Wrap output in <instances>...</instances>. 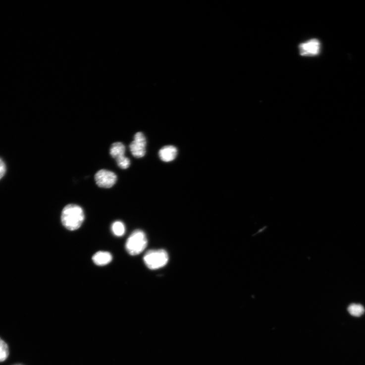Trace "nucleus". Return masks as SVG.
<instances>
[{
    "instance_id": "obj_13",
    "label": "nucleus",
    "mask_w": 365,
    "mask_h": 365,
    "mask_svg": "<svg viewBox=\"0 0 365 365\" xmlns=\"http://www.w3.org/2000/svg\"><path fill=\"white\" fill-rule=\"evenodd\" d=\"M6 171V167L4 162L0 159V179L4 175Z\"/></svg>"
},
{
    "instance_id": "obj_3",
    "label": "nucleus",
    "mask_w": 365,
    "mask_h": 365,
    "mask_svg": "<svg viewBox=\"0 0 365 365\" xmlns=\"http://www.w3.org/2000/svg\"><path fill=\"white\" fill-rule=\"evenodd\" d=\"M143 260L149 269L156 270L166 265L168 261V255L164 250H150L145 254Z\"/></svg>"
},
{
    "instance_id": "obj_9",
    "label": "nucleus",
    "mask_w": 365,
    "mask_h": 365,
    "mask_svg": "<svg viewBox=\"0 0 365 365\" xmlns=\"http://www.w3.org/2000/svg\"><path fill=\"white\" fill-rule=\"evenodd\" d=\"M112 255L108 252L100 251L93 257V261L98 266H104L110 263L112 261Z\"/></svg>"
},
{
    "instance_id": "obj_8",
    "label": "nucleus",
    "mask_w": 365,
    "mask_h": 365,
    "mask_svg": "<svg viewBox=\"0 0 365 365\" xmlns=\"http://www.w3.org/2000/svg\"><path fill=\"white\" fill-rule=\"evenodd\" d=\"M177 149L173 146H166L162 148L159 152L160 159L165 162H169L175 159L177 156Z\"/></svg>"
},
{
    "instance_id": "obj_4",
    "label": "nucleus",
    "mask_w": 365,
    "mask_h": 365,
    "mask_svg": "<svg viewBox=\"0 0 365 365\" xmlns=\"http://www.w3.org/2000/svg\"><path fill=\"white\" fill-rule=\"evenodd\" d=\"M125 147L121 142L113 143L110 148L111 156L115 159L118 166L121 169H126L130 166L131 160L125 156Z\"/></svg>"
},
{
    "instance_id": "obj_10",
    "label": "nucleus",
    "mask_w": 365,
    "mask_h": 365,
    "mask_svg": "<svg viewBox=\"0 0 365 365\" xmlns=\"http://www.w3.org/2000/svg\"><path fill=\"white\" fill-rule=\"evenodd\" d=\"M113 234L117 237H122L125 232V227L123 222L120 221L114 222L111 226Z\"/></svg>"
},
{
    "instance_id": "obj_12",
    "label": "nucleus",
    "mask_w": 365,
    "mask_h": 365,
    "mask_svg": "<svg viewBox=\"0 0 365 365\" xmlns=\"http://www.w3.org/2000/svg\"><path fill=\"white\" fill-rule=\"evenodd\" d=\"M9 356V349L7 345L0 338V362L5 361Z\"/></svg>"
},
{
    "instance_id": "obj_11",
    "label": "nucleus",
    "mask_w": 365,
    "mask_h": 365,
    "mask_svg": "<svg viewBox=\"0 0 365 365\" xmlns=\"http://www.w3.org/2000/svg\"><path fill=\"white\" fill-rule=\"evenodd\" d=\"M348 311L352 315L359 317L364 313L365 309L361 305L352 304L348 308Z\"/></svg>"
},
{
    "instance_id": "obj_1",
    "label": "nucleus",
    "mask_w": 365,
    "mask_h": 365,
    "mask_svg": "<svg viewBox=\"0 0 365 365\" xmlns=\"http://www.w3.org/2000/svg\"><path fill=\"white\" fill-rule=\"evenodd\" d=\"M85 219L84 211L81 207L69 204L63 208L61 212V220L64 227L70 231L79 229Z\"/></svg>"
},
{
    "instance_id": "obj_5",
    "label": "nucleus",
    "mask_w": 365,
    "mask_h": 365,
    "mask_svg": "<svg viewBox=\"0 0 365 365\" xmlns=\"http://www.w3.org/2000/svg\"><path fill=\"white\" fill-rule=\"evenodd\" d=\"M95 179L99 187L103 188H110L116 183L117 177L111 171L101 169L96 174Z\"/></svg>"
},
{
    "instance_id": "obj_6",
    "label": "nucleus",
    "mask_w": 365,
    "mask_h": 365,
    "mask_svg": "<svg viewBox=\"0 0 365 365\" xmlns=\"http://www.w3.org/2000/svg\"><path fill=\"white\" fill-rule=\"evenodd\" d=\"M146 139L142 132H138L134 136L130 148L132 155L137 158L143 157L146 153Z\"/></svg>"
},
{
    "instance_id": "obj_7",
    "label": "nucleus",
    "mask_w": 365,
    "mask_h": 365,
    "mask_svg": "<svg viewBox=\"0 0 365 365\" xmlns=\"http://www.w3.org/2000/svg\"><path fill=\"white\" fill-rule=\"evenodd\" d=\"M299 50L300 55L302 56H316L320 52V43L316 39H312L300 44Z\"/></svg>"
},
{
    "instance_id": "obj_2",
    "label": "nucleus",
    "mask_w": 365,
    "mask_h": 365,
    "mask_svg": "<svg viewBox=\"0 0 365 365\" xmlns=\"http://www.w3.org/2000/svg\"><path fill=\"white\" fill-rule=\"evenodd\" d=\"M148 244L146 235L141 230L134 231L127 239L125 249L132 256L141 254L146 249Z\"/></svg>"
}]
</instances>
